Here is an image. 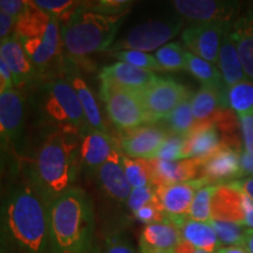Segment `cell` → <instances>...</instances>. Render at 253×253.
I'll return each mask as SVG.
<instances>
[{
  "mask_svg": "<svg viewBox=\"0 0 253 253\" xmlns=\"http://www.w3.org/2000/svg\"><path fill=\"white\" fill-rule=\"evenodd\" d=\"M217 185H207L196 192L190 207L188 218L192 220L209 223L211 220V198Z\"/></svg>",
  "mask_w": 253,
  "mask_h": 253,
  "instance_id": "d590c367",
  "label": "cell"
},
{
  "mask_svg": "<svg viewBox=\"0 0 253 253\" xmlns=\"http://www.w3.org/2000/svg\"><path fill=\"white\" fill-rule=\"evenodd\" d=\"M150 164L151 183L155 188L201 178L202 161L197 158H185L179 161H164L154 158L150 160Z\"/></svg>",
  "mask_w": 253,
  "mask_h": 253,
  "instance_id": "2e32d148",
  "label": "cell"
},
{
  "mask_svg": "<svg viewBox=\"0 0 253 253\" xmlns=\"http://www.w3.org/2000/svg\"><path fill=\"white\" fill-rule=\"evenodd\" d=\"M0 58L4 60L11 73L12 84L15 87H23L31 82L36 81L39 75V71L19 42V40L13 37L1 41L0 45Z\"/></svg>",
  "mask_w": 253,
  "mask_h": 253,
  "instance_id": "d6986e66",
  "label": "cell"
},
{
  "mask_svg": "<svg viewBox=\"0 0 253 253\" xmlns=\"http://www.w3.org/2000/svg\"><path fill=\"white\" fill-rule=\"evenodd\" d=\"M242 248H244L248 253H253V229H249L243 240Z\"/></svg>",
  "mask_w": 253,
  "mask_h": 253,
  "instance_id": "f907efd6",
  "label": "cell"
},
{
  "mask_svg": "<svg viewBox=\"0 0 253 253\" xmlns=\"http://www.w3.org/2000/svg\"><path fill=\"white\" fill-rule=\"evenodd\" d=\"M231 31L246 77L253 81V8L239 14Z\"/></svg>",
  "mask_w": 253,
  "mask_h": 253,
  "instance_id": "484cf974",
  "label": "cell"
},
{
  "mask_svg": "<svg viewBox=\"0 0 253 253\" xmlns=\"http://www.w3.org/2000/svg\"><path fill=\"white\" fill-rule=\"evenodd\" d=\"M223 147L220 134L213 122L196 123L192 131L185 137L183 160L197 158L204 161Z\"/></svg>",
  "mask_w": 253,
  "mask_h": 253,
  "instance_id": "603a6c76",
  "label": "cell"
},
{
  "mask_svg": "<svg viewBox=\"0 0 253 253\" xmlns=\"http://www.w3.org/2000/svg\"><path fill=\"white\" fill-rule=\"evenodd\" d=\"M182 25L183 21L179 19L154 20L137 25L122 39L115 41L109 48V52L140 50L145 53L160 49L179 33Z\"/></svg>",
  "mask_w": 253,
  "mask_h": 253,
  "instance_id": "9c48e42d",
  "label": "cell"
},
{
  "mask_svg": "<svg viewBox=\"0 0 253 253\" xmlns=\"http://www.w3.org/2000/svg\"><path fill=\"white\" fill-rule=\"evenodd\" d=\"M213 123L218 128L224 147L231 148L239 154L244 150L239 119L233 110L229 108L220 109L214 116Z\"/></svg>",
  "mask_w": 253,
  "mask_h": 253,
  "instance_id": "f1b7e54d",
  "label": "cell"
},
{
  "mask_svg": "<svg viewBox=\"0 0 253 253\" xmlns=\"http://www.w3.org/2000/svg\"><path fill=\"white\" fill-rule=\"evenodd\" d=\"M157 79L158 77L153 72L120 61L106 66L100 72V80L102 84H113L137 94Z\"/></svg>",
  "mask_w": 253,
  "mask_h": 253,
  "instance_id": "ffe728a7",
  "label": "cell"
},
{
  "mask_svg": "<svg viewBox=\"0 0 253 253\" xmlns=\"http://www.w3.org/2000/svg\"><path fill=\"white\" fill-rule=\"evenodd\" d=\"M175 253H209V252H205L203 250H199L197 248H195V246H192L191 244H189V243L186 242H182L179 243V245L177 246Z\"/></svg>",
  "mask_w": 253,
  "mask_h": 253,
  "instance_id": "681fc988",
  "label": "cell"
},
{
  "mask_svg": "<svg viewBox=\"0 0 253 253\" xmlns=\"http://www.w3.org/2000/svg\"><path fill=\"white\" fill-rule=\"evenodd\" d=\"M38 7L52 17L58 19L59 23H65L81 5V1L74 0H37L34 1Z\"/></svg>",
  "mask_w": 253,
  "mask_h": 253,
  "instance_id": "8d00e7d4",
  "label": "cell"
},
{
  "mask_svg": "<svg viewBox=\"0 0 253 253\" xmlns=\"http://www.w3.org/2000/svg\"><path fill=\"white\" fill-rule=\"evenodd\" d=\"M182 242L178 227L170 220L145 225L140 238L141 253H175Z\"/></svg>",
  "mask_w": 253,
  "mask_h": 253,
  "instance_id": "7402d4cb",
  "label": "cell"
},
{
  "mask_svg": "<svg viewBox=\"0 0 253 253\" xmlns=\"http://www.w3.org/2000/svg\"><path fill=\"white\" fill-rule=\"evenodd\" d=\"M217 253H248L246 250L242 246H226V248H221Z\"/></svg>",
  "mask_w": 253,
  "mask_h": 253,
  "instance_id": "f5cc1de1",
  "label": "cell"
},
{
  "mask_svg": "<svg viewBox=\"0 0 253 253\" xmlns=\"http://www.w3.org/2000/svg\"><path fill=\"white\" fill-rule=\"evenodd\" d=\"M201 178H205L209 185H221L242 178L239 153L231 148L223 147L207 160L202 161Z\"/></svg>",
  "mask_w": 253,
  "mask_h": 253,
  "instance_id": "e0dca14e",
  "label": "cell"
},
{
  "mask_svg": "<svg viewBox=\"0 0 253 253\" xmlns=\"http://www.w3.org/2000/svg\"><path fill=\"white\" fill-rule=\"evenodd\" d=\"M25 144V104L17 90L0 95V171L21 156Z\"/></svg>",
  "mask_w": 253,
  "mask_h": 253,
  "instance_id": "52a82bcc",
  "label": "cell"
},
{
  "mask_svg": "<svg viewBox=\"0 0 253 253\" xmlns=\"http://www.w3.org/2000/svg\"><path fill=\"white\" fill-rule=\"evenodd\" d=\"M209 224L212 226L220 244L224 245V248H226V246H242L243 240H244V237L249 230L244 225L231 223V221L211 219Z\"/></svg>",
  "mask_w": 253,
  "mask_h": 253,
  "instance_id": "e575fe53",
  "label": "cell"
},
{
  "mask_svg": "<svg viewBox=\"0 0 253 253\" xmlns=\"http://www.w3.org/2000/svg\"><path fill=\"white\" fill-rule=\"evenodd\" d=\"M59 24L58 19L40 9L34 1H28L26 13L15 24L14 37L39 73L61 60L62 41Z\"/></svg>",
  "mask_w": 253,
  "mask_h": 253,
  "instance_id": "5b68a950",
  "label": "cell"
},
{
  "mask_svg": "<svg viewBox=\"0 0 253 253\" xmlns=\"http://www.w3.org/2000/svg\"><path fill=\"white\" fill-rule=\"evenodd\" d=\"M239 162L242 178H244V177H253V153L242 151L239 154Z\"/></svg>",
  "mask_w": 253,
  "mask_h": 253,
  "instance_id": "7dc6e473",
  "label": "cell"
},
{
  "mask_svg": "<svg viewBox=\"0 0 253 253\" xmlns=\"http://www.w3.org/2000/svg\"><path fill=\"white\" fill-rule=\"evenodd\" d=\"M185 137L178 135L169 134L164 143L158 150L156 158L164 161H179L183 160V147Z\"/></svg>",
  "mask_w": 253,
  "mask_h": 253,
  "instance_id": "ab89813d",
  "label": "cell"
},
{
  "mask_svg": "<svg viewBox=\"0 0 253 253\" xmlns=\"http://www.w3.org/2000/svg\"><path fill=\"white\" fill-rule=\"evenodd\" d=\"M232 23L192 24L182 33V41L191 54L211 63H217L224 34Z\"/></svg>",
  "mask_w": 253,
  "mask_h": 253,
  "instance_id": "7c38bea8",
  "label": "cell"
},
{
  "mask_svg": "<svg viewBox=\"0 0 253 253\" xmlns=\"http://www.w3.org/2000/svg\"><path fill=\"white\" fill-rule=\"evenodd\" d=\"M122 18L97 13L81 2L60 27L62 47L67 52L69 61L78 65L89 54L109 50Z\"/></svg>",
  "mask_w": 253,
  "mask_h": 253,
  "instance_id": "277c9868",
  "label": "cell"
},
{
  "mask_svg": "<svg viewBox=\"0 0 253 253\" xmlns=\"http://www.w3.org/2000/svg\"><path fill=\"white\" fill-rule=\"evenodd\" d=\"M33 99L41 120L54 129H69L82 136L90 128L78 95L66 78L48 79Z\"/></svg>",
  "mask_w": 253,
  "mask_h": 253,
  "instance_id": "8992f818",
  "label": "cell"
},
{
  "mask_svg": "<svg viewBox=\"0 0 253 253\" xmlns=\"http://www.w3.org/2000/svg\"><path fill=\"white\" fill-rule=\"evenodd\" d=\"M122 166L125 169L126 179H128L132 189L153 185V183H151L150 160L130 158L122 155Z\"/></svg>",
  "mask_w": 253,
  "mask_h": 253,
  "instance_id": "d6a6232c",
  "label": "cell"
},
{
  "mask_svg": "<svg viewBox=\"0 0 253 253\" xmlns=\"http://www.w3.org/2000/svg\"><path fill=\"white\" fill-rule=\"evenodd\" d=\"M63 73H65V78L69 81V84H72V87L74 88L75 93L78 95L82 109H84V116H86L88 126L91 129H95V130L106 131V126H104L102 116H101L97 101L95 99L89 86H88L86 81L84 80V78L79 73L77 66L72 61L67 60V61H65Z\"/></svg>",
  "mask_w": 253,
  "mask_h": 253,
  "instance_id": "cb8c5ba5",
  "label": "cell"
},
{
  "mask_svg": "<svg viewBox=\"0 0 253 253\" xmlns=\"http://www.w3.org/2000/svg\"><path fill=\"white\" fill-rule=\"evenodd\" d=\"M225 106L237 115L253 112V81L245 80L225 88Z\"/></svg>",
  "mask_w": 253,
  "mask_h": 253,
  "instance_id": "4dcf8cb0",
  "label": "cell"
},
{
  "mask_svg": "<svg viewBox=\"0 0 253 253\" xmlns=\"http://www.w3.org/2000/svg\"><path fill=\"white\" fill-rule=\"evenodd\" d=\"M120 145L106 131L89 128L80 142V162L89 172H95L107 162Z\"/></svg>",
  "mask_w": 253,
  "mask_h": 253,
  "instance_id": "44dd1931",
  "label": "cell"
},
{
  "mask_svg": "<svg viewBox=\"0 0 253 253\" xmlns=\"http://www.w3.org/2000/svg\"><path fill=\"white\" fill-rule=\"evenodd\" d=\"M164 121L167 123L166 129L169 134L186 137L196 126V119L191 108V97L183 101L170 115L164 119Z\"/></svg>",
  "mask_w": 253,
  "mask_h": 253,
  "instance_id": "1f68e13d",
  "label": "cell"
},
{
  "mask_svg": "<svg viewBox=\"0 0 253 253\" xmlns=\"http://www.w3.org/2000/svg\"><path fill=\"white\" fill-rule=\"evenodd\" d=\"M0 73H1L2 75H5L7 79H9V80H12L11 73H9L7 66H6V63L4 62V60H2L1 58H0Z\"/></svg>",
  "mask_w": 253,
  "mask_h": 253,
  "instance_id": "db71d44e",
  "label": "cell"
},
{
  "mask_svg": "<svg viewBox=\"0 0 253 253\" xmlns=\"http://www.w3.org/2000/svg\"><path fill=\"white\" fill-rule=\"evenodd\" d=\"M134 216L136 219L141 221V223H144L145 225L160 223V221L167 219L166 213H164L162 209H161L156 197H155L154 201L150 202L149 204L144 205V207L141 208L140 210L136 211Z\"/></svg>",
  "mask_w": 253,
  "mask_h": 253,
  "instance_id": "b9f144b4",
  "label": "cell"
},
{
  "mask_svg": "<svg viewBox=\"0 0 253 253\" xmlns=\"http://www.w3.org/2000/svg\"><path fill=\"white\" fill-rule=\"evenodd\" d=\"M246 202L248 196L232 183L217 185L211 198V219L244 225Z\"/></svg>",
  "mask_w": 253,
  "mask_h": 253,
  "instance_id": "9a60e30c",
  "label": "cell"
},
{
  "mask_svg": "<svg viewBox=\"0 0 253 253\" xmlns=\"http://www.w3.org/2000/svg\"><path fill=\"white\" fill-rule=\"evenodd\" d=\"M155 197H156V190H155L154 185L132 189L126 204H128L129 210H130L132 213H135L136 211L140 210V209L143 208L144 205L153 202Z\"/></svg>",
  "mask_w": 253,
  "mask_h": 253,
  "instance_id": "60d3db41",
  "label": "cell"
},
{
  "mask_svg": "<svg viewBox=\"0 0 253 253\" xmlns=\"http://www.w3.org/2000/svg\"><path fill=\"white\" fill-rule=\"evenodd\" d=\"M172 6L183 18L194 24L233 23L240 8L239 2L219 0H176Z\"/></svg>",
  "mask_w": 253,
  "mask_h": 253,
  "instance_id": "4fadbf2b",
  "label": "cell"
},
{
  "mask_svg": "<svg viewBox=\"0 0 253 253\" xmlns=\"http://www.w3.org/2000/svg\"><path fill=\"white\" fill-rule=\"evenodd\" d=\"M100 96L109 120L122 132L151 125L137 93L101 82Z\"/></svg>",
  "mask_w": 253,
  "mask_h": 253,
  "instance_id": "ba28073f",
  "label": "cell"
},
{
  "mask_svg": "<svg viewBox=\"0 0 253 253\" xmlns=\"http://www.w3.org/2000/svg\"><path fill=\"white\" fill-rule=\"evenodd\" d=\"M186 71L197 79L203 87H210L218 90H223L225 88L218 67L189 52H186Z\"/></svg>",
  "mask_w": 253,
  "mask_h": 253,
  "instance_id": "f546056e",
  "label": "cell"
},
{
  "mask_svg": "<svg viewBox=\"0 0 253 253\" xmlns=\"http://www.w3.org/2000/svg\"><path fill=\"white\" fill-rule=\"evenodd\" d=\"M232 25H231L226 33L224 34L221 45L218 54V69H219L221 78H223L225 87H231L239 82L249 80L246 77L242 61H240L238 50L232 36Z\"/></svg>",
  "mask_w": 253,
  "mask_h": 253,
  "instance_id": "d4e9b609",
  "label": "cell"
},
{
  "mask_svg": "<svg viewBox=\"0 0 253 253\" xmlns=\"http://www.w3.org/2000/svg\"><path fill=\"white\" fill-rule=\"evenodd\" d=\"M0 45H1V41H0Z\"/></svg>",
  "mask_w": 253,
  "mask_h": 253,
  "instance_id": "11a10c76",
  "label": "cell"
},
{
  "mask_svg": "<svg viewBox=\"0 0 253 253\" xmlns=\"http://www.w3.org/2000/svg\"><path fill=\"white\" fill-rule=\"evenodd\" d=\"M169 132L166 128L145 125L123 131L120 138V149L126 157L154 160Z\"/></svg>",
  "mask_w": 253,
  "mask_h": 253,
  "instance_id": "5bb4252c",
  "label": "cell"
},
{
  "mask_svg": "<svg viewBox=\"0 0 253 253\" xmlns=\"http://www.w3.org/2000/svg\"><path fill=\"white\" fill-rule=\"evenodd\" d=\"M226 88V87H225ZM225 88L223 90L213 89L210 87H201L197 93L191 96V108L196 123L213 122L214 116L225 106Z\"/></svg>",
  "mask_w": 253,
  "mask_h": 253,
  "instance_id": "83f0119b",
  "label": "cell"
},
{
  "mask_svg": "<svg viewBox=\"0 0 253 253\" xmlns=\"http://www.w3.org/2000/svg\"><path fill=\"white\" fill-rule=\"evenodd\" d=\"M52 253H90L94 209L86 191L73 186L47 205Z\"/></svg>",
  "mask_w": 253,
  "mask_h": 253,
  "instance_id": "3957f363",
  "label": "cell"
},
{
  "mask_svg": "<svg viewBox=\"0 0 253 253\" xmlns=\"http://www.w3.org/2000/svg\"><path fill=\"white\" fill-rule=\"evenodd\" d=\"M12 87H13L12 80H9V79H7L5 75H2L0 73V95L4 94L5 91L12 89Z\"/></svg>",
  "mask_w": 253,
  "mask_h": 253,
  "instance_id": "816d5d0a",
  "label": "cell"
},
{
  "mask_svg": "<svg viewBox=\"0 0 253 253\" xmlns=\"http://www.w3.org/2000/svg\"><path fill=\"white\" fill-rule=\"evenodd\" d=\"M112 55L120 62H126L135 67L144 69L149 72H163L156 61L154 55L148 53L140 52V50H121V52H114Z\"/></svg>",
  "mask_w": 253,
  "mask_h": 253,
  "instance_id": "74e56055",
  "label": "cell"
},
{
  "mask_svg": "<svg viewBox=\"0 0 253 253\" xmlns=\"http://www.w3.org/2000/svg\"><path fill=\"white\" fill-rule=\"evenodd\" d=\"M154 56L162 71L178 72L186 69V52L178 42L167 43L157 49Z\"/></svg>",
  "mask_w": 253,
  "mask_h": 253,
  "instance_id": "836d02e7",
  "label": "cell"
},
{
  "mask_svg": "<svg viewBox=\"0 0 253 253\" xmlns=\"http://www.w3.org/2000/svg\"><path fill=\"white\" fill-rule=\"evenodd\" d=\"M27 8L28 1H24V0H0V11L15 20L26 13Z\"/></svg>",
  "mask_w": 253,
  "mask_h": 253,
  "instance_id": "ee69618b",
  "label": "cell"
},
{
  "mask_svg": "<svg viewBox=\"0 0 253 253\" xmlns=\"http://www.w3.org/2000/svg\"><path fill=\"white\" fill-rule=\"evenodd\" d=\"M242 130L243 151L253 153V112L238 115Z\"/></svg>",
  "mask_w": 253,
  "mask_h": 253,
  "instance_id": "7bdbcfd3",
  "label": "cell"
},
{
  "mask_svg": "<svg viewBox=\"0 0 253 253\" xmlns=\"http://www.w3.org/2000/svg\"><path fill=\"white\" fill-rule=\"evenodd\" d=\"M0 253H52L47 204L27 181L0 201Z\"/></svg>",
  "mask_w": 253,
  "mask_h": 253,
  "instance_id": "6da1fadb",
  "label": "cell"
},
{
  "mask_svg": "<svg viewBox=\"0 0 253 253\" xmlns=\"http://www.w3.org/2000/svg\"><path fill=\"white\" fill-rule=\"evenodd\" d=\"M102 191L119 203H126L132 188L126 179L122 166V151L115 150L107 162L95 171Z\"/></svg>",
  "mask_w": 253,
  "mask_h": 253,
  "instance_id": "ac0fdd59",
  "label": "cell"
},
{
  "mask_svg": "<svg viewBox=\"0 0 253 253\" xmlns=\"http://www.w3.org/2000/svg\"><path fill=\"white\" fill-rule=\"evenodd\" d=\"M87 7H89L97 13L110 15V17H125L128 9L131 7L132 1L126 0H101L96 2H84Z\"/></svg>",
  "mask_w": 253,
  "mask_h": 253,
  "instance_id": "f35d334b",
  "label": "cell"
},
{
  "mask_svg": "<svg viewBox=\"0 0 253 253\" xmlns=\"http://www.w3.org/2000/svg\"><path fill=\"white\" fill-rule=\"evenodd\" d=\"M101 253H137L136 250L120 237H110L106 240Z\"/></svg>",
  "mask_w": 253,
  "mask_h": 253,
  "instance_id": "f6af8a7d",
  "label": "cell"
},
{
  "mask_svg": "<svg viewBox=\"0 0 253 253\" xmlns=\"http://www.w3.org/2000/svg\"><path fill=\"white\" fill-rule=\"evenodd\" d=\"M183 242L209 253H217L221 249L218 237L209 223L185 218L178 225Z\"/></svg>",
  "mask_w": 253,
  "mask_h": 253,
  "instance_id": "4316f807",
  "label": "cell"
},
{
  "mask_svg": "<svg viewBox=\"0 0 253 253\" xmlns=\"http://www.w3.org/2000/svg\"><path fill=\"white\" fill-rule=\"evenodd\" d=\"M142 106L151 125L164 120L191 94L182 84L170 78H158L138 93Z\"/></svg>",
  "mask_w": 253,
  "mask_h": 253,
  "instance_id": "30bf717a",
  "label": "cell"
},
{
  "mask_svg": "<svg viewBox=\"0 0 253 253\" xmlns=\"http://www.w3.org/2000/svg\"><path fill=\"white\" fill-rule=\"evenodd\" d=\"M15 24H17L15 19L0 11V41L14 36L12 33L15 31Z\"/></svg>",
  "mask_w": 253,
  "mask_h": 253,
  "instance_id": "bcb514c9",
  "label": "cell"
},
{
  "mask_svg": "<svg viewBox=\"0 0 253 253\" xmlns=\"http://www.w3.org/2000/svg\"><path fill=\"white\" fill-rule=\"evenodd\" d=\"M233 185L242 190L244 194L253 202V177H244V178L237 179L231 182Z\"/></svg>",
  "mask_w": 253,
  "mask_h": 253,
  "instance_id": "c3c4849f",
  "label": "cell"
},
{
  "mask_svg": "<svg viewBox=\"0 0 253 253\" xmlns=\"http://www.w3.org/2000/svg\"><path fill=\"white\" fill-rule=\"evenodd\" d=\"M207 185H209L207 179L198 178L190 182L156 186V199L166 213L167 219L178 227L188 218L196 192Z\"/></svg>",
  "mask_w": 253,
  "mask_h": 253,
  "instance_id": "8fae6325",
  "label": "cell"
},
{
  "mask_svg": "<svg viewBox=\"0 0 253 253\" xmlns=\"http://www.w3.org/2000/svg\"><path fill=\"white\" fill-rule=\"evenodd\" d=\"M82 136L53 128L43 138L27 170V182L48 205L73 188L80 168Z\"/></svg>",
  "mask_w": 253,
  "mask_h": 253,
  "instance_id": "7a4b0ae2",
  "label": "cell"
}]
</instances>
